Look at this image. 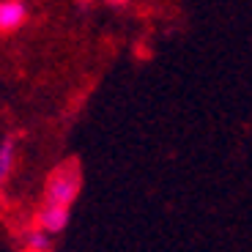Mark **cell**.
<instances>
[{"label": "cell", "mask_w": 252, "mask_h": 252, "mask_svg": "<svg viewBox=\"0 0 252 252\" xmlns=\"http://www.w3.org/2000/svg\"><path fill=\"white\" fill-rule=\"evenodd\" d=\"M28 22L25 0H0V33H17Z\"/></svg>", "instance_id": "cell-3"}, {"label": "cell", "mask_w": 252, "mask_h": 252, "mask_svg": "<svg viewBox=\"0 0 252 252\" xmlns=\"http://www.w3.org/2000/svg\"><path fill=\"white\" fill-rule=\"evenodd\" d=\"M19 247L25 252H52L55 250V236H50L38 225H28L19 233Z\"/></svg>", "instance_id": "cell-4"}, {"label": "cell", "mask_w": 252, "mask_h": 252, "mask_svg": "<svg viewBox=\"0 0 252 252\" xmlns=\"http://www.w3.org/2000/svg\"><path fill=\"white\" fill-rule=\"evenodd\" d=\"M52 252H58V250H52Z\"/></svg>", "instance_id": "cell-5"}, {"label": "cell", "mask_w": 252, "mask_h": 252, "mask_svg": "<svg viewBox=\"0 0 252 252\" xmlns=\"http://www.w3.org/2000/svg\"><path fill=\"white\" fill-rule=\"evenodd\" d=\"M17 162H19V137L8 132L0 137V189H6L8 181L14 178Z\"/></svg>", "instance_id": "cell-2"}, {"label": "cell", "mask_w": 252, "mask_h": 252, "mask_svg": "<svg viewBox=\"0 0 252 252\" xmlns=\"http://www.w3.org/2000/svg\"><path fill=\"white\" fill-rule=\"evenodd\" d=\"M82 192V170L77 162H61L50 170L38 197L33 225L47 230L50 236H61L71 222L77 197Z\"/></svg>", "instance_id": "cell-1"}]
</instances>
